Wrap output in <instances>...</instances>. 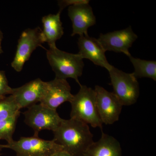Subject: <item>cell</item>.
Listing matches in <instances>:
<instances>
[{"instance_id":"obj_16","label":"cell","mask_w":156,"mask_h":156,"mask_svg":"<svg viewBox=\"0 0 156 156\" xmlns=\"http://www.w3.org/2000/svg\"><path fill=\"white\" fill-rule=\"evenodd\" d=\"M134 66V70L131 74L136 80L148 78L156 81V61L143 60L135 58L131 55L128 56Z\"/></svg>"},{"instance_id":"obj_8","label":"cell","mask_w":156,"mask_h":156,"mask_svg":"<svg viewBox=\"0 0 156 156\" xmlns=\"http://www.w3.org/2000/svg\"><path fill=\"white\" fill-rule=\"evenodd\" d=\"M96 105L98 114L103 124L112 125L119 118L123 105L113 92L102 87H95Z\"/></svg>"},{"instance_id":"obj_22","label":"cell","mask_w":156,"mask_h":156,"mask_svg":"<svg viewBox=\"0 0 156 156\" xmlns=\"http://www.w3.org/2000/svg\"><path fill=\"white\" fill-rule=\"evenodd\" d=\"M3 38V34L2 31L0 30V54L3 53L2 49V42Z\"/></svg>"},{"instance_id":"obj_2","label":"cell","mask_w":156,"mask_h":156,"mask_svg":"<svg viewBox=\"0 0 156 156\" xmlns=\"http://www.w3.org/2000/svg\"><path fill=\"white\" fill-rule=\"evenodd\" d=\"M79 92L73 95L71 101L70 119L91 125L93 128L102 129L96 105V94L94 89L80 85Z\"/></svg>"},{"instance_id":"obj_10","label":"cell","mask_w":156,"mask_h":156,"mask_svg":"<svg viewBox=\"0 0 156 156\" xmlns=\"http://www.w3.org/2000/svg\"><path fill=\"white\" fill-rule=\"evenodd\" d=\"M89 3L87 1L69 7L68 16L73 24L71 36L88 35V29L96 24V18Z\"/></svg>"},{"instance_id":"obj_23","label":"cell","mask_w":156,"mask_h":156,"mask_svg":"<svg viewBox=\"0 0 156 156\" xmlns=\"http://www.w3.org/2000/svg\"><path fill=\"white\" fill-rule=\"evenodd\" d=\"M5 148V145L0 144V156H1V151H2V150L3 148Z\"/></svg>"},{"instance_id":"obj_18","label":"cell","mask_w":156,"mask_h":156,"mask_svg":"<svg viewBox=\"0 0 156 156\" xmlns=\"http://www.w3.org/2000/svg\"><path fill=\"white\" fill-rule=\"evenodd\" d=\"M20 110L13 95L6 96L0 100V122L13 116Z\"/></svg>"},{"instance_id":"obj_19","label":"cell","mask_w":156,"mask_h":156,"mask_svg":"<svg viewBox=\"0 0 156 156\" xmlns=\"http://www.w3.org/2000/svg\"><path fill=\"white\" fill-rule=\"evenodd\" d=\"M13 88L9 86L5 73L0 70V100L6 97V95H11Z\"/></svg>"},{"instance_id":"obj_20","label":"cell","mask_w":156,"mask_h":156,"mask_svg":"<svg viewBox=\"0 0 156 156\" xmlns=\"http://www.w3.org/2000/svg\"><path fill=\"white\" fill-rule=\"evenodd\" d=\"M87 1V0H64L58 1V5L59 7V11L58 12L61 13L62 10L67 6L85 2Z\"/></svg>"},{"instance_id":"obj_15","label":"cell","mask_w":156,"mask_h":156,"mask_svg":"<svg viewBox=\"0 0 156 156\" xmlns=\"http://www.w3.org/2000/svg\"><path fill=\"white\" fill-rule=\"evenodd\" d=\"M59 12L56 14H50L44 16L42 19L43 24L42 34L44 41L49 47L56 46V41L61 38L64 34Z\"/></svg>"},{"instance_id":"obj_6","label":"cell","mask_w":156,"mask_h":156,"mask_svg":"<svg viewBox=\"0 0 156 156\" xmlns=\"http://www.w3.org/2000/svg\"><path fill=\"white\" fill-rule=\"evenodd\" d=\"M23 114L26 124L33 129L34 136H38L39 132L43 130H51L53 132L58 128L62 120L56 110L41 103L28 108Z\"/></svg>"},{"instance_id":"obj_13","label":"cell","mask_w":156,"mask_h":156,"mask_svg":"<svg viewBox=\"0 0 156 156\" xmlns=\"http://www.w3.org/2000/svg\"><path fill=\"white\" fill-rule=\"evenodd\" d=\"M79 53L82 58H87L98 66L105 68L108 71L112 65L108 63L105 53L106 51L98 39L88 35H82L78 39Z\"/></svg>"},{"instance_id":"obj_5","label":"cell","mask_w":156,"mask_h":156,"mask_svg":"<svg viewBox=\"0 0 156 156\" xmlns=\"http://www.w3.org/2000/svg\"><path fill=\"white\" fill-rule=\"evenodd\" d=\"M5 146L15 151L17 156H51L63 150L62 147L53 140H45L36 136L21 137Z\"/></svg>"},{"instance_id":"obj_12","label":"cell","mask_w":156,"mask_h":156,"mask_svg":"<svg viewBox=\"0 0 156 156\" xmlns=\"http://www.w3.org/2000/svg\"><path fill=\"white\" fill-rule=\"evenodd\" d=\"M46 82L40 78L21 87L13 88L12 94L20 109L30 107L41 100L46 88Z\"/></svg>"},{"instance_id":"obj_3","label":"cell","mask_w":156,"mask_h":156,"mask_svg":"<svg viewBox=\"0 0 156 156\" xmlns=\"http://www.w3.org/2000/svg\"><path fill=\"white\" fill-rule=\"evenodd\" d=\"M47 57L56 78L66 80L72 78L80 86L79 77L83 74L84 63L79 54L69 53L56 47H50L46 51Z\"/></svg>"},{"instance_id":"obj_7","label":"cell","mask_w":156,"mask_h":156,"mask_svg":"<svg viewBox=\"0 0 156 156\" xmlns=\"http://www.w3.org/2000/svg\"><path fill=\"white\" fill-rule=\"evenodd\" d=\"M44 43L42 30L40 27L23 31L18 40L16 54L11 63L12 67L17 72H21L33 52Z\"/></svg>"},{"instance_id":"obj_11","label":"cell","mask_w":156,"mask_h":156,"mask_svg":"<svg viewBox=\"0 0 156 156\" xmlns=\"http://www.w3.org/2000/svg\"><path fill=\"white\" fill-rule=\"evenodd\" d=\"M46 83L44 94L40 103L56 110L62 103L71 101L73 95L66 80L55 78L53 80L46 82Z\"/></svg>"},{"instance_id":"obj_9","label":"cell","mask_w":156,"mask_h":156,"mask_svg":"<svg viewBox=\"0 0 156 156\" xmlns=\"http://www.w3.org/2000/svg\"><path fill=\"white\" fill-rule=\"evenodd\" d=\"M137 38V36L129 26L122 30L101 34L98 40L105 51L123 53L128 56L131 55L129 48Z\"/></svg>"},{"instance_id":"obj_4","label":"cell","mask_w":156,"mask_h":156,"mask_svg":"<svg viewBox=\"0 0 156 156\" xmlns=\"http://www.w3.org/2000/svg\"><path fill=\"white\" fill-rule=\"evenodd\" d=\"M108 71L113 92L123 106H130L136 103L140 95L137 80L131 73L124 72L113 66Z\"/></svg>"},{"instance_id":"obj_17","label":"cell","mask_w":156,"mask_h":156,"mask_svg":"<svg viewBox=\"0 0 156 156\" xmlns=\"http://www.w3.org/2000/svg\"><path fill=\"white\" fill-rule=\"evenodd\" d=\"M20 113L18 112L13 116L0 122V140H5L8 143L14 140L13 135Z\"/></svg>"},{"instance_id":"obj_14","label":"cell","mask_w":156,"mask_h":156,"mask_svg":"<svg viewBox=\"0 0 156 156\" xmlns=\"http://www.w3.org/2000/svg\"><path fill=\"white\" fill-rule=\"evenodd\" d=\"M81 156H122V148L115 137L102 132L100 139L93 142Z\"/></svg>"},{"instance_id":"obj_1","label":"cell","mask_w":156,"mask_h":156,"mask_svg":"<svg viewBox=\"0 0 156 156\" xmlns=\"http://www.w3.org/2000/svg\"><path fill=\"white\" fill-rule=\"evenodd\" d=\"M53 133V140L72 156H81L94 142L88 125L74 119H62Z\"/></svg>"},{"instance_id":"obj_21","label":"cell","mask_w":156,"mask_h":156,"mask_svg":"<svg viewBox=\"0 0 156 156\" xmlns=\"http://www.w3.org/2000/svg\"><path fill=\"white\" fill-rule=\"evenodd\" d=\"M51 156H72L68 153L63 150L59 151L52 155Z\"/></svg>"}]
</instances>
